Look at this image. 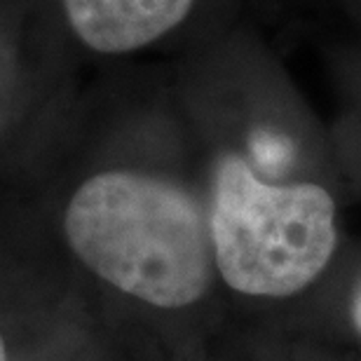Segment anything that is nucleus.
<instances>
[{"mask_svg": "<svg viewBox=\"0 0 361 361\" xmlns=\"http://www.w3.org/2000/svg\"><path fill=\"white\" fill-rule=\"evenodd\" d=\"M63 230L94 274L148 305H192L212 281L207 216L162 178L132 171L92 176L68 202Z\"/></svg>", "mask_w": 361, "mask_h": 361, "instance_id": "nucleus-1", "label": "nucleus"}, {"mask_svg": "<svg viewBox=\"0 0 361 361\" xmlns=\"http://www.w3.org/2000/svg\"><path fill=\"white\" fill-rule=\"evenodd\" d=\"M214 263L237 293L286 298L326 270L338 244L336 202L317 183H265L228 155L209 214Z\"/></svg>", "mask_w": 361, "mask_h": 361, "instance_id": "nucleus-2", "label": "nucleus"}, {"mask_svg": "<svg viewBox=\"0 0 361 361\" xmlns=\"http://www.w3.org/2000/svg\"><path fill=\"white\" fill-rule=\"evenodd\" d=\"M195 0H66L71 26L97 52L139 49L185 19Z\"/></svg>", "mask_w": 361, "mask_h": 361, "instance_id": "nucleus-3", "label": "nucleus"}, {"mask_svg": "<svg viewBox=\"0 0 361 361\" xmlns=\"http://www.w3.org/2000/svg\"><path fill=\"white\" fill-rule=\"evenodd\" d=\"M350 314H352V324H355L357 334L361 336V284H359V288H357L355 298H352V310H350Z\"/></svg>", "mask_w": 361, "mask_h": 361, "instance_id": "nucleus-4", "label": "nucleus"}, {"mask_svg": "<svg viewBox=\"0 0 361 361\" xmlns=\"http://www.w3.org/2000/svg\"><path fill=\"white\" fill-rule=\"evenodd\" d=\"M0 361H7V355H5V343H3V338H0Z\"/></svg>", "mask_w": 361, "mask_h": 361, "instance_id": "nucleus-5", "label": "nucleus"}]
</instances>
